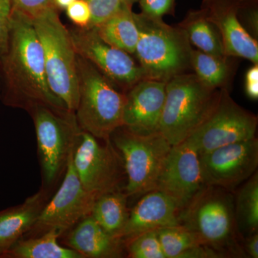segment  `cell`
<instances>
[{"label":"cell","instance_id":"9c48e42d","mask_svg":"<svg viewBox=\"0 0 258 258\" xmlns=\"http://www.w3.org/2000/svg\"><path fill=\"white\" fill-rule=\"evenodd\" d=\"M256 115L241 107L227 88L220 89L217 101L206 118L188 137L199 154L227 144L255 137Z\"/></svg>","mask_w":258,"mask_h":258},{"label":"cell","instance_id":"f1b7e54d","mask_svg":"<svg viewBox=\"0 0 258 258\" xmlns=\"http://www.w3.org/2000/svg\"><path fill=\"white\" fill-rule=\"evenodd\" d=\"M91 8V26H96L98 24L110 18L121 8L120 0H86Z\"/></svg>","mask_w":258,"mask_h":258},{"label":"cell","instance_id":"277c9868","mask_svg":"<svg viewBox=\"0 0 258 258\" xmlns=\"http://www.w3.org/2000/svg\"><path fill=\"white\" fill-rule=\"evenodd\" d=\"M32 23L41 42L51 91L68 111L75 113L79 99V71L71 32L61 22L56 8L47 10Z\"/></svg>","mask_w":258,"mask_h":258},{"label":"cell","instance_id":"d6a6232c","mask_svg":"<svg viewBox=\"0 0 258 258\" xmlns=\"http://www.w3.org/2000/svg\"><path fill=\"white\" fill-rule=\"evenodd\" d=\"M245 93L249 98H258V64H253L246 74Z\"/></svg>","mask_w":258,"mask_h":258},{"label":"cell","instance_id":"83f0119b","mask_svg":"<svg viewBox=\"0 0 258 258\" xmlns=\"http://www.w3.org/2000/svg\"><path fill=\"white\" fill-rule=\"evenodd\" d=\"M13 11L33 20L47 10L55 8L53 0H12Z\"/></svg>","mask_w":258,"mask_h":258},{"label":"cell","instance_id":"ba28073f","mask_svg":"<svg viewBox=\"0 0 258 258\" xmlns=\"http://www.w3.org/2000/svg\"><path fill=\"white\" fill-rule=\"evenodd\" d=\"M32 112L44 181L52 184L66 171L81 128L74 112L45 106Z\"/></svg>","mask_w":258,"mask_h":258},{"label":"cell","instance_id":"8992f818","mask_svg":"<svg viewBox=\"0 0 258 258\" xmlns=\"http://www.w3.org/2000/svg\"><path fill=\"white\" fill-rule=\"evenodd\" d=\"M79 99L75 111L80 128L102 141L123 126L125 93L91 62L78 55Z\"/></svg>","mask_w":258,"mask_h":258},{"label":"cell","instance_id":"7a4b0ae2","mask_svg":"<svg viewBox=\"0 0 258 258\" xmlns=\"http://www.w3.org/2000/svg\"><path fill=\"white\" fill-rule=\"evenodd\" d=\"M230 192L217 186H205L180 212L179 225L222 258L247 257L236 221L235 198Z\"/></svg>","mask_w":258,"mask_h":258},{"label":"cell","instance_id":"d6986e66","mask_svg":"<svg viewBox=\"0 0 258 258\" xmlns=\"http://www.w3.org/2000/svg\"><path fill=\"white\" fill-rule=\"evenodd\" d=\"M48 201V192L41 189L21 205L0 212V257L32 230Z\"/></svg>","mask_w":258,"mask_h":258},{"label":"cell","instance_id":"7c38bea8","mask_svg":"<svg viewBox=\"0 0 258 258\" xmlns=\"http://www.w3.org/2000/svg\"><path fill=\"white\" fill-rule=\"evenodd\" d=\"M204 182L232 191L257 171V137L199 154Z\"/></svg>","mask_w":258,"mask_h":258},{"label":"cell","instance_id":"cb8c5ba5","mask_svg":"<svg viewBox=\"0 0 258 258\" xmlns=\"http://www.w3.org/2000/svg\"><path fill=\"white\" fill-rule=\"evenodd\" d=\"M230 57H217L193 48L190 62L195 74L209 88L228 89L234 71Z\"/></svg>","mask_w":258,"mask_h":258},{"label":"cell","instance_id":"e575fe53","mask_svg":"<svg viewBox=\"0 0 258 258\" xmlns=\"http://www.w3.org/2000/svg\"><path fill=\"white\" fill-rule=\"evenodd\" d=\"M55 8L66 10L75 0H53Z\"/></svg>","mask_w":258,"mask_h":258},{"label":"cell","instance_id":"484cf974","mask_svg":"<svg viewBox=\"0 0 258 258\" xmlns=\"http://www.w3.org/2000/svg\"><path fill=\"white\" fill-rule=\"evenodd\" d=\"M157 234L166 258H183L190 249L202 245L196 236L181 225L159 229Z\"/></svg>","mask_w":258,"mask_h":258},{"label":"cell","instance_id":"7402d4cb","mask_svg":"<svg viewBox=\"0 0 258 258\" xmlns=\"http://www.w3.org/2000/svg\"><path fill=\"white\" fill-rule=\"evenodd\" d=\"M57 231L50 230L41 235L21 239L0 257L5 258H83L79 252L61 246Z\"/></svg>","mask_w":258,"mask_h":258},{"label":"cell","instance_id":"44dd1931","mask_svg":"<svg viewBox=\"0 0 258 258\" xmlns=\"http://www.w3.org/2000/svg\"><path fill=\"white\" fill-rule=\"evenodd\" d=\"M128 195L121 190L100 195L96 199L91 216L109 235L121 238L128 221ZM123 240V239H122Z\"/></svg>","mask_w":258,"mask_h":258},{"label":"cell","instance_id":"ac0fdd59","mask_svg":"<svg viewBox=\"0 0 258 258\" xmlns=\"http://www.w3.org/2000/svg\"><path fill=\"white\" fill-rule=\"evenodd\" d=\"M66 244L83 258L122 257L125 250L124 241L109 235L91 215L71 228Z\"/></svg>","mask_w":258,"mask_h":258},{"label":"cell","instance_id":"603a6c76","mask_svg":"<svg viewBox=\"0 0 258 258\" xmlns=\"http://www.w3.org/2000/svg\"><path fill=\"white\" fill-rule=\"evenodd\" d=\"M178 26L184 30L191 45L198 50L217 57H227L220 32L201 8L188 12Z\"/></svg>","mask_w":258,"mask_h":258},{"label":"cell","instance_id":"30bf717a","mask_svg":"<svg viewBox=\"0 0 258 258\" xmlns=\"http://www.w3.org/2000/svg\"><path fill=\"white\" fill-rule=\"evenodd\" d=\"M73 164L85 189L97 196L120 190L124 167L110 140L98 139L81 128L72 154Z\"/></svg>","mask_w":258,"mask_h":258},{"label":"cell","instance_id":"8fae6325","mask_svg":"<svg viewBox=\"0 0 258 258\" xmlns=\"http://www.w3.org/2000/svg\"><path fill=\"white\" fill-rule=\"evenodd\" d=\"M72 154L73 152L68 161L62 184L42 209L36 223L30 231L32 235H40L50 230L63 235L91 215L98 197L83 187L73 164Z\"/></svg>","mask_w":258,"mask_h":258},{"label":"cell","instance_id":"e0dca14e","mask_svg":"<svg viewBox=\"0 0 258 258\" xmlns=\"http://www.w3.org/2000/svg\"><path fill=\"white\" fill-rule=\"evenodd\" d=\"M181 209L170 197L158 190L144 194L129 211L122 239L125 241L150 230L179 225Z\"/></svg>","mask_w":258,"mask_h":258},{"label":"cell","instance_id":"6da1fadb","mask_svg":"<svg viewBox=\"0 0 258 258\" xmlns=\"http://www.w3.org/2000/svg\"><path fill=\"white\" fill-rule=\"evenodd\" d=\"M0 67L5 80V104L31 111L45 106L69 111L51 91L41 42L31 20L13 11L9 45Z\"/></svg>","mask_w":258,"mask_h":258},{"label":"cell","instance_id":"9a60e30c","mask_svg":"<svg viewBox=\"0 0 258 258\" xmlns=\"http://www.w3.org/2000/svg\"><path fill=\"white\" fill-rule=\"evenodd\" d=\"M239 8L240 0H203L201 5L207 18L220 32L225 55L258 64L257 40L241 23Z\"/></svg>","mask_w":258,"mask_h":258},{"label":"cell","instance_id":"8d00e7d4","mask_svg":"<svg viewBox=\"0 0 258 258\" xmlns=\"http://www.w3.org/2000/svg\"><path fill=\"white\" fill-rule=\"evenodd\" d=\"M0 72H1V67H0Z\"/></svg>","mask_w":258,"mask_h":258},{"label":"cell","instance_id":"5b68a950","mask_svg":"<svg viewBox=\"0 0 258 258\" xmlns=\"http://www.w3.org/2000/svg\"><path fill=\"white\" fill-rule=\"evenodd\" d=\"M220 91L209 88L195 74L169 80L159 132L171 146L184 142L211 111Z\"/></svg>","mask_w":258,"mask_h":258},{"label":"cell","instance_id":"52a82bcc","mask_svg":"<svg viewBox=\"0 0 258 258\" xmlns=\"http://www.w3.org/2000/svg\"><path fill=\"white\" fill-rule=\"evenodd\" d=\"M110 139L123 161L127 178L124 191L128 198L154 190L172 146L160 132L143 135L124 126L116 129Z\"/></svg>","mask_w":258,"mask_h":258},{"label":"cell","instance_id":"4fadbf2b","mask_svg":"<svg viewBox=\"0 0 258 258\" xmlns=\"http://www.w3.org/2000/svg\"><path fill=\"white\" fill-rule=\"evenodd\" d=\"M70 32L77 55L91 62L113 84L128 91L146 79L142 68L131 54L102 40L92 27Z\"/></svg>","mask_w":258,"mask_h":258},{"label":"cell","instance_id":"4316f807","mask_svg":"<svg viewBox=\"0 0 258 258\" xmlns=\"http://www.w3.org/2000/svg\"><path fill=\"white\" fill-rule=\"evenodd\" d=\"M125 250L131 258H166L157 230H150L125 241Z\"/></svg>","mask_w":258,"mask_h":258},{"label":"cell","instance_id":"2e32d148","mask_svg":"<svg viewBox=\"0 0 258 258\" xmlns=\"http://www.w3.org/2000/svg\"><path fill=\"white\" fill-rule=\"evenodd\" d=\"M166 82L144 79L125 93L123 126L147 135L159 132L166 96Z\"/></svg>","mask_w":258,"mask_h":258},{"label":"cell","instance_id":"d590c367","mask_svg":"<svg viewBox=\"0 0 258 258\" xmlns=\"http://www.w3.org/2000/svg\"><path fill=\"white\" fill-rule=\"evenodd\" d=\"M122 6L127 7L128 8H132L134 3H138L139 0H120Z\"/></svg>","mask_w":258,"mask_h":258},{"label":"cell","instance_id":"f546056e","mask_svg":"<svg viewBox=\"0 0 258 258\" xmlns=\"http://www.w3.org/2000/svg\"><path fill=\"white\" fill-rule=\"evenodd\" d=\"M12 15V0H0V60L6 53L9 45Z\"/></svg>","mask_w":258,"mask_h":258},{"label":"cell","instance_id":"d4e9b609","mask_svg":"<svg viewBox=\"0 0 258 258\" xmlns=\"http://www.w3.org/2000/svg\"><path fill=\"white\" fill-rule=\"evenodd\" d=\"M237 228L243 237L258 232L257 171L244 181L235 199Z\"/></svg>","mask_w":258,"mask_h":258},{"label":"cell","instance_id":"ffe728a7","mask_svg":"<svg viewBox=\"0 0 258 258\" xmlns=\"http://www.w3.org/2000/svg\"><path fill=\"white\" fill-rule=\"evenodd\" d=\"M107 43L134 54L139 40V30L132 8L121 6L118 12L101 23L92 27Z\"/></svg>","mask_w":258,"mask_h":258},{"label":"cell","instance_id":"5bb4252c","mask_svg":"<svg viewBox=\"0 0 258 258\" xmlns=\"http://www.w3.org/2000/svg\"><path fill=\"white\" fill-rule=\"evenodd\" d=\"M206 186L195 145L186 139L172 146L158 176L154 190L170 197L181 210Z\"/></svg>","mask_w":258,"mask_h":258},{"label":"cell","instance_id":"836d02e7","mask_svg":"<svg viewBox=\"0 0 258 258\" xmlns=\"http://www.w3.org/2000/svg\"><path fill=\"white\" fill-rule=\"evenodd\" d=\"M242 245L247 257H258V232L247 236L242 241Z\"/></svg>","mask_w":258,"mask_h":258},{"label":"cell","instance_id":"3957f363","mask_svg":"<svg viewBox=\"0 0 258 258\" xmlns=\"http://www.w3.org/2000/svg\"><path fill=\"white\" fill-rule=\"evenodd\" d=\"M139 30L135 52L146 79L167 82L191 69L192 46L184 30L162 18L134 13Z\"/></svg>","mask_w":258,"mask_h":258},{"label":"cell","instance_id":"4dcf8cb0","mask_svg":"<svg viewBox=\"0 0 258 258\" xmlns=\"http://www.w3.org/2000/svg\"><path fill=\"white\" fill-rule=\"evenodd\" d=\"M176 0H139L141 13L154 18L174 15Z\"/></svg>","mask_w":258,"mask_h":258},{"label":"cell","instance_id":"1f68e13d","mask_svg":"<svg viewBox=\"0 0 258 258\" xmlns=\"http://www.w3.org/2000/svg\"><path fill=\"white\" fill-rule=\"evenodd\" d=\"M66 10L71 21L77 25L78 28H86L91 26L92 15L86 0H75Z\"/></svg>","mask_w":258,"mask_h":258}]
</instances>
